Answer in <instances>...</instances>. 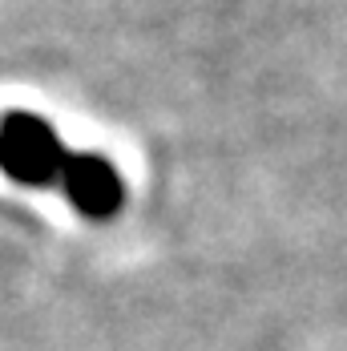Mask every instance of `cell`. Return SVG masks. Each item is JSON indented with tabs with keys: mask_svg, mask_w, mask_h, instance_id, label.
<instances>
[{
	"mask_svg": "<svg viewBox=\"0 0 347 351\" xmlns=\"http://www.w3.org/2000/svg\"><path fill=\"white\" fill-rule=\"evenodd\" d=\"M61 190H65V198L73 206L93 222H105L125 206V182L97 154H73L65 174H61Z\"/></svg>",
	"mask_w": 347,
	"mask_h": 351,
	"instance_id": "7a4b0ae2",
	"label": "cell"
},
{
	"mask_svg": "<svg viewBox=\"0 0 347 351\" xmlns=\"http://www.w3.org/2000/svg\"><path fill=\"white\" fill-rule=\"evenodd\" d=\"M73 149L36 113H8L0 121V170L21 186H61Z\"/></svg>",
	"mask_w": 347,
	"mask_h": 351,
	"instance_id": "6da1fadb",
	"label": "cell"
}]
</instances>
